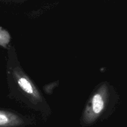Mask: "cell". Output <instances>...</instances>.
Segmentation results:
<instances>
[{"label":"cell","mask_w":127,"mask_h":127,"mask_svg":"<svg viewBox=\"0 0 127 127\" xmlns=\"http://www.w3.org/2000/svg\"><path fill=\"white\" fill-rule=\"evenodd\" d=\"M22 120L14 114L0 111V127H11L19 125Z\"/></svg>","instance_id":"cell-3"},{"label":"cell","mask_w":127,"mask_h":127,"mask_svg":"<svg viewBox=\"0 0 127 127\" xmlns=\"http://www.w3.org/2000/svg\"><path fill=\"white\" fill-rule=\"evenodd\" d=\"M109 89L103 85L93 94L84 112V120L88 123L94 122L104 114L109 104Z\"/></svg>","instance_id":"cell-1"},{"label":"cell","mask_w":127,"mask_h":127,"mask_svg":"<svg viewBox=\"0 0 127 127\" xmlns=\"http://www.w3.org/2000/svg\"><path fill=\"white\" fill-rule=\"evenodd\" d=\"M17 83L20 89L32 104H43V99L40 93L27 76L24 73H19L17 78Z\"/></svg>","instance_id":"cell-2"}]
</instances>
